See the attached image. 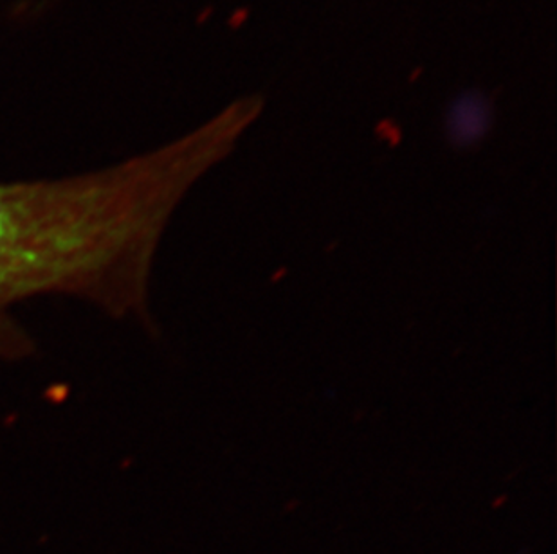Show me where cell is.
Here are the masks:
<instances>
[{
	"mask_svg": "<svg viewBox=\"0 0 557 554\" xmlns=\"http://www.w3.org/2000/svg\"><path fill=\"white\" fill-rule=\"evenodd\" d=\"M237 139L226 115L174 144L101 172L0 184V358L35 351L16 304L67 295L139 312L153 241L175 200Z\"/></svg>",
	"mask_w": 557,
	"mask_h": 554,
	"instance_id": "6da1fadb",
	"label": "cell"
}]
</instances>
